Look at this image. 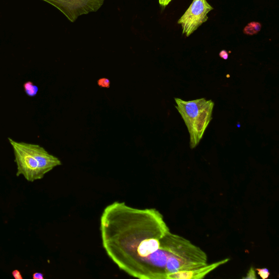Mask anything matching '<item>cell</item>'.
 <instances>
[{
    "label": "cell",
    "mask_w": 279,
    "mask_h": 279,
    "mask_svg": "<svg viewBox=\"0 0 279 279\" xmlns=\"http://www.w3.org/2000/svg\"><path fill=\"white\" fill-rule=\"evenodd\" d=\"M100 231L104 251L120 270L139 279H167L174 251L157 209L114 202L104 209Z\"/></svg>",
    "instance_id": "cell-1"
},
{
    "label": "cell",
    "mask_w": 279,
    "mask_h": 279,
    "mask_svg": "<svg viewBox=\"0 0 279 279\" xmlns=\"http://www.w3.org/2000/svg\"><path fill=\"white\" fill-rule=\"evenodd\" d=\"M174 100L190 134L191 148H195L212 120L214 102L205 98L186 102L176 98Z\"/></svg>",
    "instance_id": "cell-2"
},
{
    "label": "cell",
    "mask_w": 279,
    "mask_h": 279,
    "mask_svg": "<svg viewBox=\"0 0 279 279\" xmlns=\"http://www.w3.org/2000/svg\"><path fill=\"white\" fill-rule=\"evenodd\" d=\"M8 140L13 148L15 162L17 166V176L23 175L31 182L42 179L38 162L28 150L27 143L17 142L10 138Z\"/></svg>",
    "instance_id": "cell-3"
},
{
    "label": "cell",
    "mask_w": 279,
    "mask_h": 279,
    "mask_svg": "<svg viewBox=\"0 0 279 279\" xmlns=\"http://www.w3.org/2000/svg\"><path fill=\"white\" fill-rule=\"evenodd\" d=\"M60 11L70 22L74 23L83 15L96 12L105 0H42Z\"/></svg>",
    "instance_id": "cell-4"
},
{
    "label": "cell",
    "mask_w": 279,
    "mask_h": 279,
    "mask_svg": "<svg viewBox=\"0 0 279 279\" xmlns=\"http://www.w3.org/2000/svg\"><path fill=\"white\" fill-rule=\"evenodd\" d=\"M213 9L207 0H193L190 7L178 21V24L181 25L182 33L187 37L190 36L208 21L207 14Z\"/></svg>",
    "instance_id": "cell-5"
},
{
    "label": "cell",
    "mask_w": 279,
    "mask_h": 279,
    "mask_svg": "<svg viewBox=\"0 0 279 279\" xmlns=\"http://www.w3.org/2000/svg\"><path fill=\"white\" fill-rule=\"evenodd\" d=\"M27 146L36 159L40 173L43 177L55 167L61 165V162L58 158L49 154L46 149L38 144L27 143Z\"/></svg>",
    "instance_id": "cell-6"
},
{
    "label": "cell",
    "mask_w": 279,
    "mask_h": 279,
    "mask_svg": "<svg viewBox=\"0 0 279 279\" xmlns=\"http://www.w3.org/2000/svg\"><path fill=\"white\" fill-rule=\"evenodd\" d=\"M230 260V258H227L191 270L174 272L168 275L167 279H202L205 278L209 273L225 265Z\"/></svg>",
    "instance_id": "cell-7"
},
{
    "label": "cell",
    "mask_w": 279,
    "mask_h": 279,
    "mask_svg": "<svg viewBox=\"0 0 279 279\" xmlns=\"http://www.w3.org/2000/svg\"><path fill=\"white\" fill-rule=\"evenodd\" d=\"M262 26L260 23L253 22L249 23L244 28L243 32L248 35H254L260 31Z\"/></svg>",
    "instance_id": "cell-8"
},
{
    "label": "cell",
    "mask_w": 279,
    "mask_h": 279,
    "mask_svg": "<svg viewBox=\"0 0 279 279\" xmlns=\"http://www.w3.org/2000/svg\"><path fill=\"white\" fill-rule=\"evenodd\" d=\"M24 88L25 92L30 97L36 96L38 92V86L35 85L32 82H28L24 84Z\"/></svg>",
    "instance_id": "cell-9"
},
{
    "label": "cell",
    "mask_w": 279,
    "mask_h": 279,
    "mask_svg": "<svg viewBox=\"0 0 279 279\" xmlns=\"http://www.w3.org/2000/svg\"><path fill=\"white\" fill-rule=\"evenodd\" d=\"M255 270L258 275L263 279H268L270 276V272L267 268H257Z\"/></svg>",
    "instance_id": "cell-10"
},
{
    "label": "cell",
    "mask_w": 279,
    "mask_h": 279,
    "mask_svg": "<svg viewBox=\"0 0 279 279\" xmlns=\"http://www.w3.org/2000/svg\"><path fill=\"white\" fill-rule=\"evenodd\" d=\"M243 279H256V274L255 269L253 267H251L249 270L248 271L247 276L243 277Z\"/></svg>",
    "instance_id": "cell-11"
},
{
    "label": "cell",
    "mask_w": 279,
    "mask_h": 279,
    "mask_svg": "<svg viewBox=\"0 0 279 279\" xmlns=\"http://www.w3.org/2000/svg\"><path fill=\"white\" fill-rule=\"evenodd\" d=\"M98 84L99 86L109 88L110 84H111V82H110L109 79L103 78L99 80Z\"/></svg>",
    "instance_id": "cell-12"
},
{
    "label": "cell",
    "mask_w": 279,
    "mask_h": 279,
    "mask_svg": "<svg viewBox=\"0 0 279 279\" xmlns=\"http://www.w3.org/2000/svg\"><path fill=\"white\" fill-rule=\"evenodd\" d=\"M13 277L16 279H23L21 272L18 270H16L12 272V273Z\"/></svg>",
    "instance_id": "cell-13"
},
{
    "label": "cell",
    "mask_w": 279,
    "mask_h": 279,
    "mask_svg": "<svg viewBox=\"0 0 279 279\" xmlns=\"http://www.w3.org/2000/svg\"><path fill=\"white\" fill-rule=\"evenodd\" d=\"M172 1V0H159V2L161 6L164 8L167 7Z\"/></svg>",
    "instance_id": "cell-14"
},
{
    "label": "cell",
    "mask_w": 279,
    "mask_h": 279,
    "mask_svg": "<svg viewBox=\"0 0 279 279\" xmlns=\"http://www.w3.org/2000/svg\"><path fill=\"white\" fill-rule=\"evenodd\" d=\"M219 56L223 59H227L228 57V54L227 51L223 50L219 53Z\"/></svg>",
    "instance_id": "cell-15"
},
{
    "label": "cell",
    "mask_w": 279,
    "mask_h": 279,
    "mask_svg": "<svg viewBox=\"0 0 279 279\" xmlns=\"http://www.w3.org/2000/svg\"><path fill=\"white\" fill-rule=\"evenodd\" d=\"M33 279H44L43 274L41 273H34L32 276Z\"/></svg>",
    "instance_id": "cell-16"
}]
</instances>
